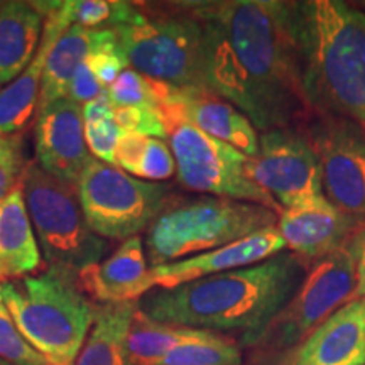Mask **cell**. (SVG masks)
Returning <instances> with one entry per match:
<instances>
[{
    "instance_id": "6da1fadb",
    "label": "cell",
    "mask_w": 365,
    "mask_h": 365,
    "mask_svg": "<svg viewBox=\"0 0 365 365\" xmlns=\"http://www.w3.org/2000/svg\"><path fill=\"white\" fill-rule=\"evenodd\" d=\"M203 24L205 90L257 130L287 129L308 112L284 19V0L188 2Z\"/></svg>"
},
{
    "instance_id": "7a4b0ae2",
    "label": "cell",
    "mask_w": 365,
    "mask_h": 365,
    "mask_svg": "<svg viewBox=\"0 0 365 365\" xmlns=\"http://www.w3.org/2000/svg\"><path fill=\"white\" fill-rule=\"evenodd\" d=\"M307 266L289 250L254 266L153 289L139 299L145 317L168 325L208 331H239L250 345L293 298Z\"/></svg>"
},
{
    "instance_id": "3957f363",
    "label": "cell",
    "mask_w": 365,
    "mask_h": 365,
    "mask_svg": "<svg viewBox=\"0 0 365 365\" xmlns=\"http://www.w3.org/2000/svg\"><path fill=\"white\" fill-rule=\"evenodd\" d=\"M284 19L308 112L365 130V12L341 0H286Z\"/></svg>"
},
{
    "instance_id": "277c9868",
    "label": "cell",
    "mask_w": 365,
    "mask_h": 365,
    "mask_svg": "<svg viewBox=\"0 0 365 365\" xmlns=\"http://www.w3.org/2000/svg\"><path fill=\"white\" fill-rule=\"evenodd\" d=\"M0 299L22 336L49 365H75L95 318V307L78 281L48 269L21 282H0Z\"/></svg>"
},
{
    "instance_id": "5b68a950",
    "label": "cell",
    "mask_w": 365,
    "mask_h": 365,
    "mask_svg": "<svg viewBox=\"0 0 365 365\" xmlns=\"http://www.w3.org/2000/svg\"><path fill=\"white\" fill-rule=\"evenodd\" d=\"M277 217L262 205L220 196L171 200L148 228V261L158 267L234 244L276 227Z\"/></svg>"
},
{
    "instance_id": "8992f818",
    "label": "cell",
    "mask_w": 365,
    "mask_h": 365,
    "mask_svg": "<svg viewBox=\"0 0 365 365\" xmlns=\"http://www.w3.org/2000/svg\"><path fill=\"white\" fill-rule=\"evenodd\" d=\"M21 190L49 269L78 281L86 269L102 262L108 242L90 228L75 186L27 161Z\"/></svg>"
},
{
    "instance_id": "52a82bcc",
    "label": "cell",
    "mask_w": 365,
    "mask_h": 365,
    "mask_svg": "<svg viewBox=\"0 0 365 365\" xmlns=\"http://www.w3.org/2000/svg\"><path fill=\"white\" fill-rule=\"evenodd\" d=\"M113 31L132 70L175 88L207 91L203 24L186 4L156 14L139 7L134 19Z\"/></svg>"
},
{
    "instance_id": "ba28073f",
    "label": "cell",
    "mask_w": 365,
    "mask_h": 365,
    "mask_svg": "<svg viewBox=\"0 0 365 365\" xmlns=\"http://www.w3.org/2000/svg\"><path fill=\"white\" fill-rule=\"evenodd\" d=\"M83 215L102 239L127 240L148 230L171 202V188L91 158L76 182Z\"/></svg>"
},
{
    "instance_id": "9c48e42d",
    "label": "cell",
    "mask_w": 365,
    "mask_h": 365,
    "mask_svg": "<svg viewBox=\"0 0 365 365\" xmlns=\"http://www.w3.org/2000/svg\"><path fill=\"white\" fill-rule=\"evenodd\" d=\"M354 291L355 264L349 244H345L313 262L293 298L247 349L266 357H286L319 323L352 299Z\"/></svg>"
},
{
    "instance_id": "30bf717a",
    "label": "cell",
    "mask_w": 365,
    "mask_h": 365,
    "mask_svg": "<svg viewBox=\"0 0 365 365\" xmlns=\"http://www.w3.org/2000/svg\"><path fill=\"white\" fill-rule=\"evenodd\" d=\"M168 139L175 156L178 180L185 188L262 205L281 215L279 205L252 180V158L185 122L173 125Z\"/></svg>"
},
{
    "instance_id": "8fae6325",
    "label": "cell",
    "mask_w": 365,
    "mask_h": 365,
    "mask_svg": "<svg viewBox=\"0 0 365 365\" xmlns=\"http://www.w3.org/2000/svg\"><path fill=\"white\" fill-rule=\"evenodd\" d=\"M313 115L303 135L318 158L325 198L365 222V130L344 117Z\"/></svg>"
},
{
    "instance_id": "7c38bea8",
    "label": "cell",
    "mask_w": 365,
    "mask_h": 365,
    "mask_svg": "<svg viewBox=\"0 0 365 365\" xmlns=\"http://www.w3.org/2000/svg\"><path fill=\"white\" fill-rule=\"evenodd\" d=\"M250 175L281 210L325 202L317 154L301 132L271 129L259 135Z\"/></svg>"
},
{
    "instance_id": "4fadbf2b",
    "label": "cell",
    "mask_w": 365,
    "mask_h": 365,
    "mask_svg": "<svg viewBox=\"0 0 365 365\" xmlns=\"http://www.w3.org/2000/svg\"><path fill=\"white\" fill-rule=\"evenodd\" d=\"M159 95L161 112L170 129L185 122L213 139L239 149L245 156L255 158L259 150L257 129L234 105L208 91L175 88L164 83H159Z\"/></svg>"
},
{
    "instance_id": "5bb4252c",
    "label": "cell",
    "mask_w": 365,
    "mask_h": 365,
    "mask_svg": "<svg viewBox=\"0 0 365 365\" xmlns=\"http://www.w3.org/2000/svg\"><path fill=\"white\" fill-rule=\"evenodd\" d=\"M34 149L39 168L56 180L76 186L91 154L85 143L81 105L61 98L38 110Z\"/></svg>"
},
{
    "instance_id": "9a60e30c",
    "label": "cell",
    "mask_w": 365,
    "mask_h": 365,
    "mask_svg": "<svg viewBox=\"0 0 365 365\" xmlns=\"http://www.w3.org/2000/svg\"><path fill=\"white\" fill-rule=\"evenodd\" d=\"M33 4L44 16L43 38L29 66L0 90V135L21 134V130L29 124L38 110L46 59L58 39L73 24L71 0Z\"/></svg>"
},
{
    "instance_id": "2e32d148",
    "label": "cell",
    "mask_w": 365,
    "mask_h": 365,
    "mask_svg": "<svg viewBox=\"0 0 365 365\" xmlns=\"http://www.w3.org/2000/svg\"><path fill=\"white\" fill-rule=\"evenodd\" d=\"M286 249L277 227H269L234 244L208 250V252L181 259V261L150 267V282L154 289H170L185 282L222 274L234 269L254 266Z\"/></svg>"
},
{
    "instance_id": "e0dca14e",
    "label": "cell",
    "mask_w": 365,
    "mask_h": 365,
    "mask_svg": "<svg viewBox=\"0 0 365 365\" xmlns=\"http://www.w3.org/2000/svg\"><path fill=\"white\" fill-rule=\"evenodd\" d=\"M362 225L364 220L325 200L308 207L282 210L276 227L291 254L303 262H317L345 245Z\"/></svg>"
},
{
    "instance_id": "ac0fdd59",
    "label": "cell",
    "mask_w": 365,
    "mask_h": 365,
    "mask_svg": "<svg viewBox=\"0 0 365 365\" xmlns=\"http://www.w3.org/2000/svg\"><path fill=\"white\" fill-rule=\"evenodd\" d=\"M282 360V365H365V298L341 304Z\"/></svg>"
},
{
    "instance_id": "d6986e66",
    "label": "cell",
    "mask_w": 365,
    "mask_h": 365,
    "mask_svg": "<svg viewBox=\"0 0 365 365\" xmlns=\"http://www.w3.org/2000/svg\"><path fill=\"white\" fill-rule=\"evenodd\" d=\"M80 281L100 303L139 301L154 289L143 239L137 235L122 242L105 261L86 269Z\"/></svg>"
},
{
    "instance_id": "ffe728a7",
    "label": "cell",
    "mask_w": 365,
    "mask_h": 365,
    "mask_svg": "<svg viewBox=\"0 0 365 365\" xmlns=\"http://www.w3.org/2000/svg\"><path fill=\"white\" fill-rule=\"evenodd\" d=\"M44 29V16L33 2L0 6V85L11 83L33 61Z\"/></svg>"
},
{
    "instance_id": "44dd1931",
    "label": "cell",
    "mask_w": 365,
    "mask_h": 365,
    "mask_svg": "<svg viewBox=\"0 0 365 365\" xmlns=\"http://www.w3.org/2000/svg\"><path fill=\"white\" fill-rule=\"evenodd\" d=\"M39 266V242L19 185L0 203V282L24 277Z\"/></svg>"
},
{
    "instance_id": "7402d4cb",
    "label": "cell",
    "mask_w": 365,
    "mask_h": 365,
    "mask_svg": "<svg viewBox=\"0 0 365 365\" xmlns=\"http://www.w3.org/2000/svg\"><path fill=\"white\" fill-rule=\"evenodd\" d=\"M139 312V301L102 303L75 365H125L127 336Z\"/></svg>"
},
{
    "instance_id": "603a6c76",
    "label": "cell",
    "mask_w": 365,
    "mask_h": 365,
    "mask_svg": "<svg viewBox=\"0 0 365 365\" xmlns=\"http://www.w3.org/2000/svg\"><path fill=\"white\" fill-rule=\"evenodd\" d=\"M91 49V29L71 24L46 59L38 110L68 97L70 83Z\"/></svg>"
},
{
    "instance_id": "cb8c5ba5",
    "label": "cell",
    "mask_w": 365,
    "mask_h": 365,
    "mask_svg": "<svg viewBox=\"0 0 365 365\" xmlns=\"http://www.w3.org/2000/svg\"><path fill=\"white\" fill-rule=\"evenodd\" d=\"M210 333L212 331L154 322L139 309L127 336L125 365H159L175 346L205 339Z\"/></svg>"
},
{
    "instance_id": "d4e9b609",
    "label": "cell",
    "mask_w": 365,
    "mask_h": 365,
    "mask_svg": "<svg viewBox=\"0 0 365 365\" xmlns=\"http://www.w3.org/2000/svg\"><path fill=\"white\" fill-rule=\"evenodd\" d=\"M115 168L144 181L159 182L176 173L170 144L163 139L124 132L115 149Z\"/></svg>"
},
{
    "instance_id": "484cf974",
    "label": "cell",
    "mask_w": 365,
    "mask_h": 365,
    "mask_svg": "<svg viewBox=\"0 0 365 365\" xmlns=\"http://www.w3.org/2000/svg\"><path fill=\"white\" fill-rule=\"evenodd\" d=\"M242 362L240 345L212 331L205 339L175 346L159 365H242Z\"/></svg>"
},
{
    "instance_id": "4316f807",
    "label": "cell",
    "mask_w": 365,
    "mask_h": 365,
    "mask_svg": "<svg viewBox=\"0 0 365 365\" xmlns=\"http://www.w3.org/2000/svg\"><path fill=\"white\" fill-rule=\"evenodd\" d=\"M86 63L105 88H108L118 75L129 68V61L115 31L107 27L91 29V49Z\"/></svg>"
},
{
    "instance_id": "83f0119b",
    "label": "cell",
    "mask_w": 365,
    "mask_h": 365,
    "mask_svg": "<svg viewBox=\"0 0 365 365\" xmlns=\"http://www.w3.org/2000/svg\"><path fill=\"white\" fill-rule=\"evenodd\" d=\"M107 95L115 108L149 107L161 110V95L158 81L145 78L132 68H127L107 88Z\"/></svg>"
},
{
    "instance_id": "f1b7e54d",
    "label": "cell",
    "mask_w": 365,
    "mask_h": 365,
    "mask_svg": "<svg viewBox=\"0 0 365 365\" xmlns=\"http://www.w3.org/2000/svg\"><path fill=\"white\" fill-rule=\"evenodd\" d=\"M0 359L11 365H49L36 352L17 328L6 304L0 299Z\"/></svg>"
},
{
    "instance_id": "f546056e",
    "label": "cell",
    "mask_w": 365,
    "mask_h": 365,
    "mask_svg": "<svg viewBox=\"0 0 365 365\" xmlns=\"http://www.w3.org/2000/svg\"><path fill=\"white\" fill-rule=\"evenodd\" d=\"M26 164L22 134L0 135V203L21 185Z\"/></svg>"
},
{
    "instance_id": "4dcf8cb0",
    "label": "cell",
    "mask_w": 365,
    "mask_h": 365,
    "mask_svg": "<svg viewBox=\"0 0 365 365\" xmlns=\"http://www.w3.org/2000/svg\"><path fill=\"white\" fill-rule=\"evenodd\" d=\"M115 122L120 129L129 134L143 137H154V139H168L170 137V125L166 117L159 108L149 107H127L115 108Z\"/></svg>"
},
{
    "instance_id": "1f68e13d",
    "label": "cell",
    "mask_w": 365,
    "mask_h": 365,
    "mask_svg": "<svg viewBox=\"0 0 365 365\" xmlns=\"http://www.w3.org/2000/svg\"><path fill=\"white\" fill-rule=\"evenodd\" d=\"M124 130L115 118L85 125V143L90 154L98 161L115 166V149Z\"/></svg>"
},
{
    "instance_id": "d6a6232c",
    "label": "cell",
    "mask_w": 365,
    "mask_h": 365,
    "mask_svg": "<svg viewBox=\"0 0 365 365\" xmlns=\"http://www.w3.org/2000/svg\"><path fill=\"white\" fill-rule=\"evenodd\" d=\"M73 24L86 29H102L110 26L113 2L110 0H71Z\"/></svg>"
},
{
    "instance_id": "836d02e7",
    "label": "cell",
    "mask_w": 365,
    "mask_h": 365,
    "mask_svg": "<svg viewBox=\"0 0 365 365\" xmlns=\"http://www.w3.org/2000/svg\"><path fill=\"white\" fill-rule=\"evenodd\" d=\"M105 91H107V88L97 80V76L90 70L88 63L85 59L78 70H76L75 76H73L66 98L73 100V102L78 105H85L91 102V100L98 98Z\"/></svg>"
},
{
    "instance_id": "e575fe53",
    "label": "cell",
    "mask_w": 365,
    "mask_h": 365,
    "mask_svg": "<svg viewBox=\"0 0 365 365\" xmlns=\"http://www.w3.org/2000/svg\"><path fill=\"white\" fill-rule=\"evenodd\" d=\"M346 244L355 264V291L352 299L365 298V225L360 227Z\"/></svg>"
},
{
    "instance_id": "d590c367",
    "label": "cell",
    "mask_w": 365,
    "mask_h": 365,
    "mask_svg": "<svg viewBox=\"0 0 365 365\" xmlns=\"http://www.w3.org/2000/svg\"><path fill=\"white\" fill-rule=\"evenodd\" d=\"M81 113H83V122L86 124H97V122L110 120L115 115V107H113L107 91L100 95L98 98L81 105Z\"/></svg>"
},
{
    "instance_id": "8d00e7d4",
    "label": "cell",
    "mask_w": 365,
    "mask_h": 365,
    "mask_svg": "<svg viewBox=\"0 0 365 365\" xmlns=\"http://www.w3.org/2000/svg\"><path fill=\"white\" fill-rule=\"evenodd\" d=\"M0 365H11V364L6 362V360H2V359H0Z\"/></svg>"
}]
</instances>
